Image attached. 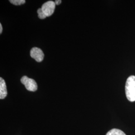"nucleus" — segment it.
Here are the masks:
<instances>
[{"instance_id":"1","label":"nucleus","mask_w":135,"mask_h":135,"mask_svg":"<svg viewBox=\"0 0 135 135\" xmlns=\"http://www.w3.org/2000/svg\"><path fill=\"white\" fill-rule=\"evenodd\" d=\"M126 95L129 101H135V76H131L126 83Z\"/></svg>"},{"instance_id":"2","label":"nucleus","mask_w":135,"mask_h":135,"mask_svg":"<svg viewBox=\"0 0 135 135\" xmlns=\"http://www.w3.org/2000/svg\"><path fill=\"white\" fill-rule=\"evenodd\" d=\"M21 82L23 84L26 89L31 92H35L37 90L38 85L34 79H31L26 76H24L21 78Z\"/></svg>"},{"instance_id":"3","label":"nucleus","mask_w":135,"mask_h":135,"mask_svg":"<svg viewBox=\"0 0 135 135\" xmlns=\"http://www.w3.org/2000/svg\"><path fill=\"white\" fill-rule=\"evenodd\" d=\"M56 4L55 2L52 1H48L45 3L42 6V10H43L44 13L46 15V16L50 17L54 13L55 10Z\"/></svg>"},{"instance_id":"4","label":"nucleus","mask_w":135,"mask_h":135,"mask_svg":"<svg viewBox=\"0 0 135 135\" xmlns=\"http://www.w3.org/2000/svg\"><path fill=\"white\" fill-rule=\"evenodd\" d=\"M30 56L38 62H42L44 58L43 52L41 49L37 47H34L31 49Z\"/></svg>"},{"instance_id":"5","label":"nucleus","mask_w":135,"mask_h":135,"mask_svg":"<svg viewBox=\"0 0 135 135\" xmlns=\"http://www.w3.org/2000/svg\"><path fill=\"white\" fill-rule=\"evenodd\" d=\"M7 96V90L6 82L2 78H0V99H4Z\"/></svg>"},{"instance_id":"6","label":"nucleus","mask_w":135,"mask_h":135,"mask_svg":"<svg viewBox=\"0 0 135 135\" xmlns=\"http://www.w3.org/2000/svg\"><path fill=\"white\" fill-rule=\"evenodd\" d=\"M106 135H126L122 131L117 129H113L109 131Z\"/></svg>"},{"instance_id":"7","label":"nucleus","mask_w":135,"mask_h":135,"mask_svg":"<svg viewBox=\"0 0 135 135\" xmlns=\"http://www.w3.org/2000/svg\"><path fill=\"white\" fill-rule=\"evenodd\" d=\"M10 2L13 5L19 6L25 4L26 1L25 0H10Z\"/></svg>"},{"instance_id":"8","label":"nucleus","mask_w":135,"mask_h":135,"mask_svg":"<svg viewBox=\"0 0 135 135\" xmlns=\"http://www.w3.org/2000/svg\"><path fill=\"white\" fill-rule=\"evenodd\" d=\"M37 13L38 14V17L40 19H44L47 17L41 8L37 10Z\"/></svg>"},{"instance_id":"9","label":"nucleus","mask_w":135,"mask_h":135,"mask_svg":"<svg viewBox=\"0 0 135 135\" xmlns=\"http://www.w3.org/2000/svg\"><path fill=\"white\" fill-rule=\"evenodd\" d=\"M55 3L56 5H60L62 3V1H61V0H57V1H55Z\"/></svg>"},{"instance_id":"10","label":"nucleus","mask_w":135,"mask_h":135,"mask_svg":"<svg viewBox=\"0 0 135 135\" xmlns=\"http://www.w3.org/2000/svg\"><path fill=\"white\" fill-rule=\"evenodd\" d=\"M3 31V28H2V25L1 24H0V34H2Z\"/></svg>"}]
</instances>
